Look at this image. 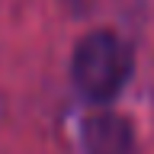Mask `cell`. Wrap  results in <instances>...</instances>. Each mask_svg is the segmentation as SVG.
<instances>
[{
	"mask_svg": "<svg viewBox=\"0 0 154 154\" xmlns=\"http://www.w3.org/2000/svg\"><path fill=\"white\" fill-rule=\"evenodd\" d=\"M132 128L116 112H96L80 125V151L77 154H128Z\"/></svg>",
	"mask_w": 154,
	"mask_h": 154,
	"instance_id": "obj_2",
	"label": "cell"
},
{
	"mask_svg": "<svg viewBox=\"0 0 154 154\" xmlns=\"http://www.w3.org/2000/svg\"><path fill=\"white\" fill-rule=\"evenodd\" d=\"M71 77L90 103H109L132 77V51L112 32H93L77 45Z\"/></svg>",
	"mask_w": 154,
	"mask_h": 154,
	"instance_id": "obj_1",
	"label": "cell"
}]
</instances>
